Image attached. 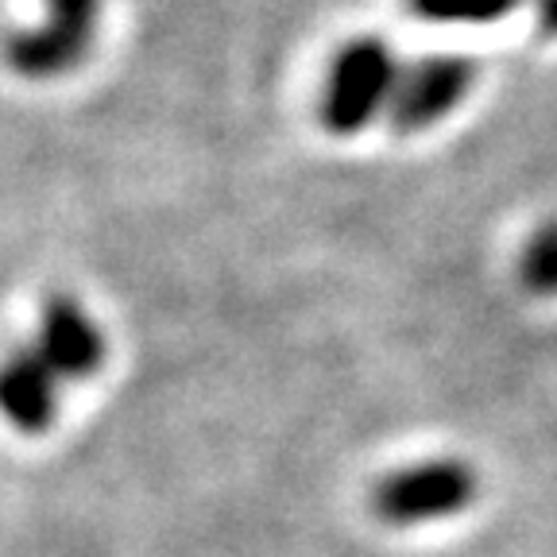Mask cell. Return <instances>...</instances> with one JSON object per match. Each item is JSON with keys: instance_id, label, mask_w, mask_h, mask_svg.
<instances>
[{"instance_id": "cell-6", "label": "cell", "mask_w": 557, "mask_h": 557, "mask_svg": "<svg viewBox=\"0 0 557 557\" xmlns=\"http://www.w3.org/2000/svg\"><path fill=\"white\" fill-rule=\"evenodd\" d=\"M0 414L20 434H44L59 414V375L32 345L0 360Z\"/></svg>"}, {"instance_id": "cell-5", "label": "cell", "mask_w": 557, "mask_h": 557, "mask_svg": "<svg viewBox=\"0 0 557 557\" xmlns=\"http://www.w3.org/2000/svg\"><path fill=\"white\" fill-rule=\"evenodd\" d=\"M32 348L59 380H89L101 372L104 352H109L101 325L89 318V310L78 298L70 295H54L44 302L39 337Z\"/></svg>"}, {"instance_id": "cell-2", "label": "cell", "mask_w": 557, "mask_h": 557, "mask_svg": "<svg viewBox=\"0 0 557 557\" xmlns=\"http://www.w3.org/2000/svg\"><path fill=\"white\" fill-rule=\"evenodd\" d=\"M472 499H476V472L465 461L437 457L383 476L372 492V511L387 527H422L465 511Z\"/></svg>"}, {"instance_id": "cell-9", "label": "cell", "mask_w": 557, "mask_h": 557, "mask_svg": "<svg viewBox=\"0 0 557 557\" xmlns=\"http://www.w3.org/2000/svg\"><path fill=\"white\" fill-rule=\"evenodd\" d=\"M534 4H539L542 35H549V39H554V35H557V0H534Z\"/></svg>"}, {"instance_id": "cell-4", "label": "cell", "mask_w": 557, "mask_h": 557, "mask_svg": "<svg viewBox=\"0 0 557 557\" xmlns=\"http://www.w3.org/2000/svg\"><path fill=\"white\" fill-rule=\"evenodd\" d=\"M97 12H101V0H47V20L39 27L12 32L4 44V59L20 78H59L86 59Z\"/></svg>"}, {"instance_id": "cell-8", "label": "cell", "mask_w": 557, "mask_h": 557, "mask_svg": "<svg viewBox=\"0 0 557 557\" xmlns=\"http://www.w3.org/2000/svg\"><path fill=\"white\" fill-rule=\"evenodd\" d=\"M519 278L531 295H557V221L542 225L531 240L522 244Z\"/></svg>"}, {"instance_id": "cell-7", "label": "cell", "mask_w": 557, "mask_h": 557, "mask_svg": "<svg viewBox=\"0 0 557 557\" xmlns=\"http://www.w3.org/2000/svg\"><path fill=\"white\" fill-rule=\"evenodd\" d=\"M430 24H496L519 9V0H407Z\"/></svg>"}, {"instance_id": "cell-3", "label": "cell", "mask_w": 557, "mask_h": 557, "mask_svg": "<svg viewBox=\"0 0 557 557\" xmlns=\"http://www.w3.org/2000/svg\"><path fill=\"white\" fill-rule=\"evenodd\" d=\"M476 86V62L469 54H422L410 66H399L387 116L399 136H418L434 128L465 101Z\"/></svg>"}, {"instance_id": "cell-1", "label": "cell", "mask_w": 557, "mask_h": 557, "mask_svg": "<svg viewBox=\"0 0 557 557\" xmlns=\"http://www.w3.org/2000/svg\"><path fill=\"white\" fill-rule=\"evenodd\" d=\"M395 78H399V62H395L392 47L375 39V35H360L348 39L330 62L322 86V124L333 136H357L387 109L395 94Z\"/></svg>"}]
</instances>
